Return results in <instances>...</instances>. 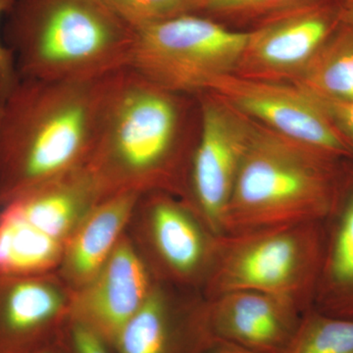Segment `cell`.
I'll list each match as a JSON object with an SVG mask.
<instances>
[{
    "instance_id": "27",
    "label": "cell",
    "mask_w": 353,
    "mask_h": 353,
    "mask_svg": "<svg viewBox=\"0 0 353 353\" xmlns=\"http://www.w3.org/2000/svg\"><path fill=\"white\" fill-rule=\"evenodd\" d=\"M341 22L353 26V0H336Z\"/></svg>"
},
{
    "instance_id": "21",
    "label": "cell",
    "mask_w": 353,
    "mask_h": 353,
    "mask_svg": "<svg viewBox=\"0 0 353 353\" xmlns=\"http://www.w3.org/2000/svg\"><path fill=\"white\" fill-rule=\"evenodd\" d=\"M136 29L185 14L199 13L203 0H106Z\"/></svg>"
},
{
    "instance_id": "1",
    "label": "cell",
    "mask_w": 353,
    "mask_h": 353,
    "mask_svg": "<svg viewBox=\"0 0 353 353\" xmlns=\"http://www.w3.org/2000/svg\"><path fill=\"white\" fill-rule=\"evenodd\" d=\"M131 66L101 79L87 164L103 199L165 192L187 199L194 150L185 146L183 97Z\"/></svg>"
},
{
    "instance_id": "2",
    "label": "cell",
    "mask_w": 353,
    "mask_h": 353,
    "mask_svg": "<svg viewBox=\"0 0 353 353\" xmlns=\"http://www.w3.org/2000/svg\"><path fill=\"white\" fill-rule=\"evenodd\" d=\"M101 82L20 78L0 101V208L87 164Z\"/></svg>"
},
{
    "instance_id": "26",
    "label": "cell",
    "mask_w": 353,
    "mask_h": 353,
    "mask_svg": "<svg viewBox=\"0 0 353 353\" xmlns=\"http://www.w3.org/2000/svg\"><path fill=\"white\" fill-rule=\"evenodd\" d=\"M208 353H257L226 341H218Z\"/></svg>"
},
{
    "instance_id": "4",
    "label": "cell",
    "mask_w": 353,
    "mask_h": 353,
    "mask_svg": "<svg viewBox=\"0 0 353 353\" xmlns=\"http://www.w3.org/2000/svg\"><path fill=\"white\" fill-rule=\"evenodd\" d=\"M343 160L255 122L223 218L222 234L324 220Z\"/></svg>"
},
{
    "instance_id": "25",
    "label": "cell",
    "mask_w": 353,
    "mask_h": 353,
    "mask_svg": "<svg viewBox=\"0 0 353 353\" xmlns=\"http://www.w3.org/2000/svg\"><path fill=\"white\" fill-rule=\"evenodd\" d=\"M314 99L324 109L334 126L345 139L352 152L353 159V102L345 103V102L323 101L316 97Z\"/></svg>"
},
{
    "instance_id": "11",
    "label": "cell",
    "mask_w": 353,
    "mask_h": 353,
    "mask_svg": "<svg viewBox=\"0 0 353 353\" xmlns=\"http://www.w3.org/2000/svg\"><path fill=\"white\" fill-rule=\"evenodd\" d=\"M217 343L201 292L155 282L118 336L114 353H208Z\"/></svg>"
},
{
    "instance_id": "10",
    "label": "cell",
    "mask_w": 353,
    "mask_h": 353,
    "mask_svg": "<svg viewBox=\"0 0 353 353\" xmlns=\"http://www.w3.org/2000/svg\"><path fill=\"white\" fill-rule=\"evenodd\" d=\"M341 22L336 0H316L268 18L248 32L234 74L294 82Z\"/></svg>"
},
{
    "instance_id": "6",
    "label": "cell",
    "mask_w": 353,
    "mask_h": 353,
    "mask_svg": "<svg viewBox=\"0 0 353 353\" xmlns=\"http://www.w3.org/2000/svg\"><path fill=\"white\" fill-rule=\"evenodd\" d=\"M248 39V32L185 14L137 29L130 66L165 90L197 97L236 72Z\"/></svg>"
},
{
    "instance_id": "14",
    "label": "cell",
    "mask_w": 353,
    "mask_h": 353,
    "mask_svg": "<svg viewBox=\"0 0 353 353\" xmlns=\"http://www.w3.org/2000/svg\"><path fill=\"white\" fill-rule=\"evenodd\" d=\"M206 301L215 340L257 353H285L303 314L290 299L255 290H234Z\"/></svg>"
},
{
    "instance_id": "28",
    "label": "cell",
    "mask_w": 353,
    "mask_h": 353,
    "mask_svg": "<svg viewBox=\"0 0 353 353\" xmlns=\"http://www.w3.org/2000/svg\"><path fill=\"white\" fill-rule=\"evenodd\" d=\"M27 353H64V352L63 348L60 345L59 338H58L57 341H53L50 345H44V347L37 348V350Z\"/></svg>"
},
{
    "instance_id": "23",
    "label": "cell",
    "mask_w": 353,
    "mask_h": 353,
    "mask_svg": "<svg viewBox=\"0 0 353 353\" xmlns=\"http://www.w3.org/2000/svg\"><path fill=\"white\" fill-rule=\"evenodd\" d=\"M59 341L64 353H114L99 336L71 320L60 334Z\"/></svg>"
},
{
    "instance_id": "22",
    "label": "cell",
    "mask_w": 353,
    "mask_h": 353,
    "mask_svg": "<svg viewBox=\"0 0 353 353\" xmlns=\"http://www.w3.org/2000/svg\"><path fill=\"white\" fill-rule=\"evenodd\" d=\"M316 0H203L201 12L229 19L266 20Z\"/></svg>"
},
{
    "instance_id": "16",
    "label": "cell",
    "mask_w": 353,
    "mask_h": 353,
    "mask_svg": "<svg viewBox=\"0 0 353 353\" xmlns=\"http://www.w3.org/2000/svg\"><path fill=\"white\" fill-rule=\"evenodd\" d=\"M141 194H116L99 202L72 234L57 271L74 292L97 275L126 234Z\"/></svg>"
},
{
    "instance_id": "24",
    "label": "cell",
    "mask_w": 353,
    "mask_h": 353,
    "mask_svg": "<svg viewBox=\"0 0 353 353\" xmlns=\"http://www.w3.org/2000/svg\"><path fill=\"white\" fill-rule=\"evenodd\" d=\"M16 0H0V19L6 15ZM17 66L12 51L0 39V101L3 99L19 81Z\"/></svg>"
},
{
    "instance_id": "3",
    "label": "cell",
    "mask_w": 353,
    "mask_h": 353,
    "mask_svg": "<svg viewBox=\"0 0 353 353\" xmlns=\"http://www.w3.org/2000/svg\"><path fill=\"white\" fill-rule=\"evenodd\" d=\"M6 16L20 78L94 82L131 64L137 29L106 0H16Z\"/></svg>"
},
{
    "instance_id": "12",
    "label": "cell",
    "mask_w": 353,
    "mask_h": 353,
    "mask_svg": "<svg viewBox=\"0 0 353 353\" xmlns=\"http://www.w3.org/2000/svg\"><path fill=\"white\" fill-rule=\"evenodd\" d=\"M155 280L127 232L92 281L74 294L71 321L112 350L130 319L150 296Z\"/></svg>"
},
{
    "instance_id": "7",
    "label": "cell",
    "mask_w": 353,
    "mask_h": 353,
    "mask_svg": "<svg viewBox=\"0 0 353 353\" xmlns=\"http://www.w3.org/2000/svg\"><path fill=\"white\" fill-rule=\"evenodd\" d=\"M127 233L157 282L202 294L219 236L187 202L165 192L143 194Z\"/></svg>"
},
{
    "instance_id": "8",
    "label": "cell",
    "mask_w": 353,
    "mask_h": 353,
    "mask_svg": "<svg viewBox=\"0 0 353 353\" xmlns=\"http://www.w3.org/2000/svg\"><path fill=\"white\" fill-rule=\"evenodd\" d=\"M199 138L190 163L185 202L220 236L255 122L211 92L197 95Z\"/></svg>"
},
{
    "instance_id": "13",
    "label": "cell",
    "mask_w": 353,
    "mask_h": 353,
    "mask_svg": "<svg viewBox=\"0 0 353 353\" xmlns=\"http://www.w3.org/2000/svg\"><path fill=\"white\" fill-rule=\"evenodd\" d=\"M74 292L57 272L0 274V353H27L59 338Z\"/></svg>"
},
{
    "instance_id": "15",
    "label": "cell",
    "mask_w": 353,
    "mask_h": 353,
    "mask_svg": "<svg viewBox=\"0 0 353 353\" xmlns=\"http://www.w3.org/2000/svg\"><path fill=\"white\" fill-rule=\"evenodd\" d=\"M324 225V254L312 307L353 319V159L341 162Z\"/></svg>"
},
{
    "instance_id": "20",
    "label": "cell",
    "mask_w": 353,
    "mask_h": 353,
    "mask_svg": "<svg viewBox=\"0 0 353 353\" xmlns=\"http://www.w3.org/2000/svg\"><path fill=\"white\" fill-rule=\"evenodd\" d=\"M285 353H353V319L310 307Z\"/></svg>"
},
{
    "instance_id": "17",
    "label": "cell",
    "mask_w": 353,
    "mask_h": 353,
    "mask_svg": "<svg viewBox=\"0 0 353 353\" xmlns=\"http://www.w3.org/2000/svg\"><path fill=\"white\" fill-rule=\"evenodd\" d=\"M103 197L92 174L83 166L9 202L32 226L63 243Z\"/></svg>"
},
{
    "instance_id": "19",
    "label": "cell",
    "mask_w": 353,
    "mask_h": 353,
    "mask_svg": "<svg viewBox=\"0 0 353 353\" xmlns=\"http://www.w3.org/2000/svg\"><path fill=\"white\" fill-rule=\"evenodd\" d=\"M323 101L353 102V26L341 22L294 81Z\"/></svg>"
},
{
    "instance_id": "9",
    "label": "cell",
    "mask_w": 353,
    "mask_h": 353,
    "mask_svg": "<svg viewBox=\"0 0 353 353\" xmlns=\"http://www.w3.org/2000/svg\"><path fill=\"white\" fill-rule=\"evenodd\" d=\"M208 92L285 138L334 159H352L345 139L314 97L296 85L229 74Z\"/></svg>"
},
{
    "instance_id": "5",
    "label": "cell",
    "mask_w": 353,
    "mask_h": 353,
    "mask_svg": "<svg viewBox=\"0 0 353 353\" xmlns=\"http://www.w3.org/2000/svg\"><path fill=\"white\" fill-rule=\"evenodd\" d=\"M323 221L222 234L218 236L206 299L255 290L312 307L324 254Z\"/></svg>"
},
{
    "instance_id": "18",
    "label": "cell",
    "mask_w": 353,
    "mask_h": 353,
    "mask_svg": "<svg viewBox=\"0 0 353 353\" xmlns=\"http://www.w3.org/2000/svg\"><path fill=\"white\" fill-rule=\"evenodd\" d=\"M64 252L63 243L39 232L10 205L0 208V274L57 272Z\"/></svg>"
}]
</instances>
